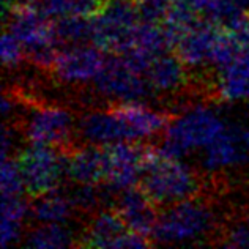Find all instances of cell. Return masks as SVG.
I'll return each instance as SVG.
<instances>
[{
  "label": "cell",
  "mask_w": 249,
  "mask_h": 249,
  "mask_svg": "<svg viewBox=\"0 0 249 249\" xmlns=\"http://www.w3.org/2000/svg\"><path fill=\"white\" fill-rule=\"evenodd\" d=\"M139 186L156 207H169L197 197L202 183L191 166L181 160L164 156L158 147L148 145Z\"/></svg>",
  "instance_id": "6da1fadb"
},
{
  "label": "cell",
  "mask_w": 249,
  "mask_h": 249,
  "mask_svg": "<svg viewBox=\"0 0 249 249\" xmlns=\"http://www.w3.org/2000/svg\"><path fill=\"white\" fill-rule=\"evenodd\" d=\"M226 128L224 119L214 109L188 107L169 122L158 148L164 156L183 160L189 153L207 148Z\"/></svg>",
  "instance_id": "7a4b0ae2"
},
{
  "label": "cell",
  "mask_w": 249,
  "mask_h": 249,
  "mask_svg": "<svg viewBox=\"0 0 249 249\" xmlns=\"http://www.w3.org/2000/svg\"><path fill=\"white\" fill-rule=\"evenodd\" d=\"M3 19L8 22L6 30L22 43L29 60L41 70H51L58 52L54 21L25 0H15Z\"/></svg>",
  "instance_id": "3957f363"
},
{
  "label": "cell",
  "mask_w": 249,
  "mask_h": 249,
  "mask_svg": "<svg viewBox=\"0 0 249 249\" xmlns=\"http://www.w3.org/2000/svg\"><path fill=\"white\" fill-rule=\"evenodd\" d=\"M214 227V213L199 197L169 205L160 213L150 240L158 245L194 243L207 238Z\"/></svg>",
  "instance_id": "277c9868"
},
{
  "label": "cell",
  "mask_w": 249,
  "mask_h": 249,
  "mask_svg": "<svg viewBox=\"0 0 249 249\" xmlns=\"http://www.w3.org/2000/svg\"><path fill=\"white\" fill-rule=\"evenodd\" d=\"M15 160L21 170L25 194L32 199L58 189L67 177V152L62 148L30 143Z\"/></svg>",
  "instance_id": "5b68a950"
},
{
  "label": "cell",
  "mask_w": 249,
  "mask_h": 249,
  "mask_svg": "<svg viewBox=\"0 0 249 249\" xmlns=\"http://www.w3.org/2000/svg\"><path fill=\"white\" fill-rule=\"evenodd\" d=\"M141 22L134 0H109L91 19V43L106 54H123Z\"/></svg>",
  "instance_id": "8992f818"
},
{
  "label": "cell",
  "mask_w": 249,
  "mask_h": 249,
  "mask_svg": "<svg viewBox=\"0 0 249 249\" xmlns=\"http://www.w3.org/2000/svg\"><path fill=\"white\" fill-rule=\"evenodd\" d=\"M93 84L98 93L115 103L142 101L153 93L145 74L136 71L120 54L106 58Z\"/></svg>",
  "instance_id": "52a82bcc"
},
{
  "label": "cell",
  "mask_w": 249,
  "mask_h": 249,
  "mask_svg": "<svg viewBox=\"0 0 249 249\" xmlns=\"http://www.w3.org/2000/svg\"><path fill=\"white\" fill-rule=\"evenodd\" d=\"M76 122L68 109L60 106H38L24 122V137L32 145L67 148L76 133Z\"/></svg>",
  "instance_id": "ba28073f"
},
{
  "label": "cell",
  "mask_w": 249,
  "mask_h": 249,
  "mask_svg": "<svg viewBox=\"0 0 249 249\" xmlns=\"http://www.w3.org/2000/svg\"><path fill=\"white\" fill-rule=\"evenodd\" d=\"M147 143L117 142L104 145L106 155V181L104 185L112 194L134 188L141 183L147 161Z\"/></svg>",
  "instance_id": "9c48e42d"
},
{
  "label": "cell",
  "mask_w": 249,
  "mask_h": 249,
  "mask_svg": "<svg viewBox=\"0 0 249 249\" xmlns=\"http://www.w3.org/2000/svg\"><path fill=\"white\" fill-rule=\"evenodd\" d=\"M152 243L143 235L129 231L119 212L100 210L95 212L77 238V246L84 248H145Z\"/></svg>",
  "instance_id": "30bf717a"
},
{
  "label": "cell",
  "mask_w": 249,
  "mask_h": 249,
  "mask_svg": "<svg viewBox=\"0 0 249 249\" xmlns=\"http://www.w3.org/2000/svg\"><path fill=\"white\" fill-rule=\"evenodd\" d=\"M106 52L96 46L73 44L58 51L52 65V74L60 82L77 85L95 82L106 63Z\"/></svg>",
  "instance_id": "8fae6325"
},
{
  "label": "cell",
  "mask_w": 249,
  "mask_h": 249,
  "mask_svg": "<svg viewBox=\"0 0 249 249\" xmlns=\"http://www.w3.org/2000/svg\"><path fill=\"white\" fill-rule=\"evenodd\" d=\"M76 134L82 142L101 147L117 142H137L133 129L115 104L84 114L77 120Z\"/></svg>",
  "instance_id": "7c38bea8"
},
{
  "label": "cell",
  "mask_w": 249,
  "mask_h": 249,
  "mask_svg": "<svg viewBox=\"0 0 249 249\" xmlns=\"http://www.w3.org/2000/svg\"><path fill=\"white\" fill-rule=\"evenodd\" d=\"M249 164V145L243 126H229L204 148L202 167L207 172H219L224 169Z\"/></svg>",
  "instance_id": "4fadbf2b"
},
{
  "label": "cell",
  "mask_w": 249,
  "mask_h": 249,
  "mask_svg": "<svg viewBox=\"0 0 249 249\" xmlns=\"http://www.w3.org/2000/svg\"><path fill=\"white\" fill-rule=\"evenodd\" d=\"M219 29L218 25L202 19L177 40L174 52L188 70H212L210 63Z\"/></svg>",
  "instance_id": "5bb4252c"
},
{
  "label": "cell",
  "mask_w": 249,
  "mask_h": 249,
  "mask_svg": "<svg viewBox=\"0 0 249 249\" xmlns=\"http://www.w3.org/2000/svg\"><path fill=\"white\" fill-rule=\"evenodd\" d=\"M129 231H133L143 237H152L153 229L158 221L156 207L150 197L141 189V186H134L117 194L115 207H114Z\"/></svg>",
  "instance_id": "9a60e30c"
},
{
  "label": "cell",
  "mask_w": 249,
  "mask_h": 249,
  "mask_svg": "<svg viewBox=\"0 0 249 249\" xmlns=\"http://www.w3.org/2000/svg\"><path fill=\"white\" fill-rule=\"evenodd\" d=\"M67 178L74 185H104L106 155L104 147L85 143L67 152Z\"/></svg>",
  "instance_id": "2e32d148"
},
{
  "label": "cell",
  "mask_w": 249,
  "mask_h": 249,
  "mask_svg": "<svg viewBox=\"0 0 249 249\" xmlns=\"http://www.w3.org/2000/svg\"><path fill=\"white\" fill-rule=\"evenodd\" d=\"M214 93L221 101H249V51L240 54L216 71Z\"/></svg>",
  "instance_id": "e0dca14e"
},
{
  "label": "cell",
  "mask_w": 249,
  "mask_h": 249,
  "mask_svg": "<svg viewBox=\"0 0 249 249\" xmlns=\"http://www.w3.org/2000/svg\"><path fill=\"white\" fill-rule=\"evenodd\" d=\"M186 65L175 52H166L148 65L145 77L153 93H177L188 84Z\"/></svg>",
  "instance_id": "ac0fdd59"
},
{
  "label": "cell",
  "mask_w": 249,
  "mask_h": 249,
  "mask_svg": "<svg viewBox=\"0 0 249 249\" xmlns=\"http://www.w3.org/2000/svg\"><path fill=\"white\" fill-rule=\"evenodd\" d=\"M74 212L76 207L70 193L60 189L40 196L30 205V218L38 224H67Z\"/></svg>",
  "instance_id": "d6986e66"
},
{
  "label": "cell",
  "mask_w": 249,
  "mask_h": 249,
  "mask_svg": "<svg viewBox=\"0 0 249 249\" xmlns=\"http://www.w3.org/2000/svg\"><path fill=\"white\" fill-rule=\"evenodd\" d=\"M248 0H194L200 18L218 27L229 29L248 11Z\"/></svg>",
  "instance_id": "ffe728a7"
},
{
  "label": "cell",
  "mask_w": 249,
  "mask_h": 249,
  "mask_svg": "<svg viewBox=\"0 0 249 249\" xmlns=\"http://www.w3.org/2000/svg\"><path fill=\"white\" fill-rule=\"evenodd\" d=\"M24 245L30 249H63L76 246L77 240L67 224H38L27 232Z\"/></svg>",
  "instance_id": "44dd1931"
},
{
  "label": "cell",
  "mask_w": 249,
  "mask_h": 249,
  "mask_svg": "<svg viewBox=\"0 0 249 249\" xmlns=\"http://www.w3.org/2000/svg\"><path fill=\"white\" fill-rule=\"evenodd\" d=\"M58 44L73 46L91 41V19L81 16H63L52 19Z\"/></svg>",
  "instance_id": "7402d4cb"
},
{
  "label": "cell",
  "mask_w": 249,
  "mask_h": 249,
  "mask_svg": "<svg viewBox=\"0 0 249 249\" xmlns=\"http://www.w3.org/2000/svg\"><path fill=\"white\" fill-rule=\"evenodd\" d=\"M70 196L76 210L84 213H93L100 208V205H103L104 197L112 196V193L106 188V185L101 188L100 185H76L73 191H70Z\"/></svg>",
  "instance_id": "603a6c76"
},
{
  "label": "cell",
  "mask_w": 249,
  "mask_h": 249,
  "mask_svg": "<svg viewBox=\"0 0 249 249\" xmlns=\"http://www.w3.org/2000/svg\"><path fill=\"white\" fill-rule=\"evenodd\" d=\"M0 189H2V197H15V196H22L25 193L24 180L21 170L18 167L16 160L13 158L2 160Z\"/></svg>",
  "instance_id": "cb8c5ba5"
},
{
  "label": "cell",
  "mask_w": 249,
  "mask_h": 249,
  "mask_svg": "<svg viewBox=\"0 0 249 249\" xmlns=\"http://www.w3.org/2000/svg\"><path fill=\"white\" fill-rule=\"evenodd\" d=\"M0 55H2V63L5 68L13 70L18 68L19 65L24 62L25 49L22 43L11 34L10 30H5L2 35V41H0Z\"/></svg>",
  "instance_id": "d4e9b609"
},
{
  "label": "cell",
  "mask_w": 249,
  "mask_h": 249,
  "mask_svg": "<svg viewBox=\"0 0 249 249\" xmlns=\"http://www.w3.org/2000/svg\"><path fill=\"white\" fill-rule=\"evenodd\" d=\"M141 21L161 24L167 15L172 0H134Z\"/></svg>",
  "instance_id": "484cf974"
},
{
  "label": "cell",
  "mask_w": 249,
  "mask_h": 249,
  "mask_svg": "<svg viewBox=\"0 0 249 249\" xmlns=\"http://www.w3.org/2000/svg\"><path fill=\"white\" fill-rule=\"evenodd\" d=\"M27 216H30V205L22 196L2 197V219L24 222Z\"/></svg>",
  "instance_id": "4316f807"
},
{
  "label": "cell",
  "mask_w": 249,
  "mask_h": 249,
  "mask_svg": "<svg viewBox=\"0 0 249 249\" xmlns=\"http://www.w3.org/2000/svg\"><path fill=\"white\" fill-rule=\"evenodd\" d=\"M221 245L227 248H249V221H240L229 227Z\"/></svg>",
  "instance_id": "83f0119b"
},
{
  "label": "cell",
  "mask_w": 249,
  "mask_h": 249,
  "mask_svg": "<svg viewBox=\"0 0 249 249\" xmlns=\"http://www.w3.org/2000/svg\"><path fill=\"white\" fill-rule=\"evenodd\" d=\"M227 30L241 52L249 51V10Z\"/></svg>",
  "instance_id": "f1b7e54d"
},
{
  "label": "cell",
  "mask_w": 249,
  "mask_h": 249,
  "mask_svg": "<svg viewBox=\"0 0 249 249\" xmlns=\"http://www.w3.org/2000/svg\"><path fill=\"white\" fill-rule=\"evenodd\" d=\"M22 227L24 222L2 219V232H0V240H2V248L6 249L16 245L22 238Z\"/></svg>",
  "instance_id": "f546056e"
},
{
  "label": "cell",
  "mask_w": 249,
  "mask_h": 249,
  "mask_svg": "<svg viewBox=\"0 0 249 249\" xmlns=\"http://www.w3.org/2000/svg\"><path fill=\"white\" fill-rule=\"evenodd\" d=\"M25 2H30V3H34V5H40L41 2H44V0H25Z\"/></svg>",
  "instance_id": "4dcf8cb0"
},
{
  "label": "cell",
  "mask_w": 249,
  "mask_h": 249,
  "mask_svg": "<svg viewBox=\"0 0 249 249\" xmlns=\"http://www.w3.org/2000/svg\"><path fill=\"white\" fill-rule=\"evenodd\" d=\"M248 2H249V0H248Z\"/></svg>",
  "instance_id": "1f68e13d"
}]
</instances>
